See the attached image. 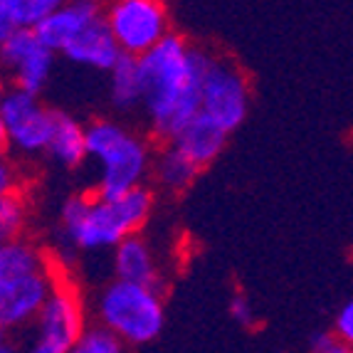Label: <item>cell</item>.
Wrapping results in <instances>:
<instances>
[{"label":"cell","mask_w":353,"mask_h":353,"mask_svg":"<svg viewBox=\"0 0 353 353\" xmlns=\"http://www.w3.org/2000/svg\"><path fill=\"white\" fill-rule=\"evenodd\" d=\"M0 50L3 62L15 77V84L40 94L52 72L54 50L40 40L35 28H15L10 35L0 40Z\"/></svg>","instance_id":"10"},{"label":"cell","mask_w":353,"mask_h":353,"mask_svg":"<svg viewBox=\"0 0 353 353\" xmlns=\"http://www.w3.org/2000/svg\"><path fill=\"white\" fill-rule=\"evenodd\" d=\"M114 274L119 279H129V282L148 284V287L161 289L159 270H156L153 254L139 235H129L114 248Z\"/></svg>","instance_id":"15"},{"label":"cell","mask_w":353,"mask_h":353,"mask_svg":"<svg viewBox=\"0 0 353 353\" xmlns=\"http://www.w3.org/2000/svg\"><path fill=\"white\" fill-rule=\"evenodd\" d=\"M153 210V195L136 185L117 198L72 195L62 205V228L67 240L79 250H109L146 225Z\"/></svg>","instance_id":"2"},{"label":"cell","mask_w":353,"mask_h":353,"mask_svg":"<svg viewBox=\"0 0 353 353\" xmlns=\"http://www.w3.org/2000/svg\"><path fill=\"white\" fill-rule=\"evenodd\" d=\"M0 190H3V193H8V190H12L10 163H3V165H0Z\"/></svg>","instance_id":"24"},{"label":"cell","mask_w":353,"mask_h":353,"mask_svg":"<svg viewBox=\"0 0 353 353\" xmlns=\"http://www.w3.org/2000/svg\"><path fill=\"white\" fill-rule=\"evenodd\" d=\"M99 18H104V8L99 0H67L65 6L50 12L42 23L35 25V32L54 52H65L67 45L89 23H94Z\"/></svg>","instance_id":"11"},{"label":"cell","mask_w":353,"mask_h":353,"mask_svg":"<svg viewBox=\"0 0 353 353\" xmlns=\"http://www.w3.org/2000/svg\"><path fill=\"white\" fill-rule=\"evenodd\" d=\"M48 267L32 272L0 274V324L3 329H23L32 324L52 294Z\"/></svg>","instance_id":"9"},{"label":"cell","mask_w":353,"mask_h":353,"mask_svg":"<svg viewBox=\"0 0 353 353\" xmlns=\"http://www.w3.org/2000/svg\"><path fill=\"white\" fill-rule=\"evenodd\" d=\"M45 153L65 168H77L89 156L87 126H82L67 112L52 109V131H50V143Z\"/></svg>","instance_id":"14"},{"label":"cell","mask_w":353,"mask_h":353,"mask_svg":"<svg viewBox=\"0 0 353 353\" xmlns=\"http://www.w3.org/2000/svg\"><path fill=\"white\" fill-rule=\"evenodd\" d=\"M65 54L70 62L82 67H92V70L109 72L119 62V57L124 54V50L119 48L117 37H114L112 28L104 18L89 23L87 28L74 37L65 48Z\"/></svg>","instance_id":"12"},{"label":"cell","mask_w":353,"mask_h":353,"mask_svg":"<svg viewBox=\"0 0 353 353\" xmlns=\"http://www.w3.org/2000/svg\"><path fill=\"white\" fill-rule=\"evenodd\" d=\"M0 131L3 141L20 156L45 153L52 131V109L40 104L37 92L15 84L0 101Z\"/></svg>","instance_id":"5"},{"label":"cell","mask_w":353,"mask_h":353,"mask_svg":"<svg viewBox=\"0 0 353 353\" xmlns=\"http://www.w3.org/2000/svg\"><path fill=\"white\" fill-rule=\"evenodd\" d=\"M250 106L248 77L232 59L215 57L203 82V114L215 119L225 131H235L245 121Z\"/></svg>","instance_id":"7"},{"label":"cell","mask_w":353,"mask_h":353,"mask_svg":"<svg viewBox=\"0 0 353 353\" xmlns=\"http://www.w3.org/2000/svg\"><path fill=\"white\" fill-rule=\"evenodd\" d=\"M312 348L316 353H346V343L341 341V336L334 331H316V334L312 336Z\"/></svg>","instance_id":"21"},{"label":"cell","mask_w":353,"mask_h":353,"mask_svg":"<svg viewBox=\"0 0 353 353\" xmlns=\"http://www.w3.org/2000/svg\"><path fill=\"white\" fill-rule=\"evenodd\" d=\"M230 316L235 319L240 326H252L254 324V314H252V306L245 296H232L230 301Z\"/></svg>","instance_id":"23"},{"label":"cell","mask_w":353,"mask_h":353,"mask_svg":"<svg viewBox=\"0 0 353 353\" xmlns=\"http://www.w3.org/2000/svg\"><path fill=\"white\" fill-rule=\"evenodd\" d=\"M334 329H336V334L341 336V341L346 343L348 351H353V299L339 312Z\"/></svg>","instance_id":"22"},{"label":"cell","mask_w":353,"mask_h":353,"mask_svg":"<svg viewBox=\"0 0 353 353\" xmlns=\"http://www.w3.org/2000/svg\"><path fill=\"white\" fill-rule=\"evenodd\" d=\"M139 62L148 126L159 141H171L203 112V82L212 52L168 32Z\"/></svg>","instance_id":"1"},{"label":"cell","mask_w":353,"mask_h":353,"mask_svg":"<svg viewBox=\"0 0 353 353\" xmlns=\"http://www.w3.org/2000/svg\"><path fill=\"white\" fill-rule=\"evenodd\" d=\"M228 134L230 131H225L215 119H210L208 114L201 112L176 139H171V141L188 153L201 168H205V165H210L212 161L223 153Z\"/></svg>","instance_id":"13"},{"label":"cell","mask_w":353,"mask_h":353,"mask_svg":"<svg viewBox=\"0 0 353 353\" xmlns=\"http://www.w3.org/2000/svg\"><path fill=\"white\" fill-rule=\"evenodd\" d=\"M67 0H0V40L15 28H35Z\"/></svg>","instance_id":"18"},{"label":"cell","mask_w":353,"mask_h":353,"mask_svg":"<svg viewBox=\"0 0 353 353\" xmlns=\"http://www.w3.org/2000/svg\"><path fill=\"white\" fill-rule=\"evenodd\" d=\"M99 321L114 329L126 346H146L163 331V301L156 287L114 279L97 301Z\"/></svg>","instance_id":"4"},{"label":"cell","mask_w":353,"mask_h":353,"mask_svg":"<svg viewBox=\"0 0 353 353\" xmlns=\"http://www.w3.org/2000/svg\"><path fill=\"white\" fill-rule=\"evenodd\" d=\"M119 48L141 57L168 35V12L161 0H112L104 10Z\"/></svg>","instance_id":"6"},{"label":"cell","mask_w":353,"mask_h":353,"mask_svg":"<svg viewBox=\"0 0 353 353\" xmlns=\"http://www.w3.org/2000/svg\"><path fill=\"white\" fill-rule=\"evenodd\" d=\"M87 153L89 159L99 161L97 195L104 198H117L136 185H143V178L153 165L146 143L106 119L87 126Z\"/></svg>","instance_id":"3"},{"label":"cell","mask_w":353,"mask_h":353,"mask_svg":"<svg viewBox=\"0 0 353 353\" xmlns=\"http://www.w3.org/2000/svg\"><path fill=\"white\" fill-rule=\"evenodd\" d=\"M126 343L121 341V336L114 329H109L106 324L87 326L77 341V353H119Z\"/></svg>","instance_id":"19"},{"label":"cell","mask_w":353,"mask_h":353,"mask_svg":"<svg viewBox=\"0 0 353 353\" xmlns=\"http://www.w3.org/2000/svg\"><path fill=\"white\" fill-rule=\"evenodd\" d=\"M25 210L18 195H12V190L3 193L0 198V237L3 240H12L23 228Z\"/></svg>","instance_id":"20"},{"label":"cell","mask_w":353,"mask_h":353,"mask_svg":"<svg viewBox=\"0 0 353 353\" xmlns=\"http://www.w3.org/2000/svg\"><path fill=\"white\" fill-rule=\"evenodd\" d=\"M201 165L173 141H163L159 156L153 159V178L168 193H181L195 181Z\"/></svg>","instance_id":"16"},{"label":"cell","mask_w":353,"mask_h":353,"mask_svg":"<svg viewBox=\"0 0 353 353\" xmlns=\"http://www.w3.org/2000/svg\"><path fill=\"white\" fill-rule=\"evenodd\" d=\"M109 97L119 112H131L143 104V72L139 57L124 52L109 70Z\"/></svg>","instance_id":"17"},{"label":"cell","mask_w":353,"mask_h":353,"mask_svg":"<svg viewBox=\"0 0 353 353\" xmlns=\"http://www.w3.org/2000/svg\"><path fill=\"white\" fill-rule=\"evenodd\" d=\"M84 326V312L77 294L67 287H54L50 299L35 319V351L37 353H70Z\"/></svg>","instance_id":"8"}]
</instances>
